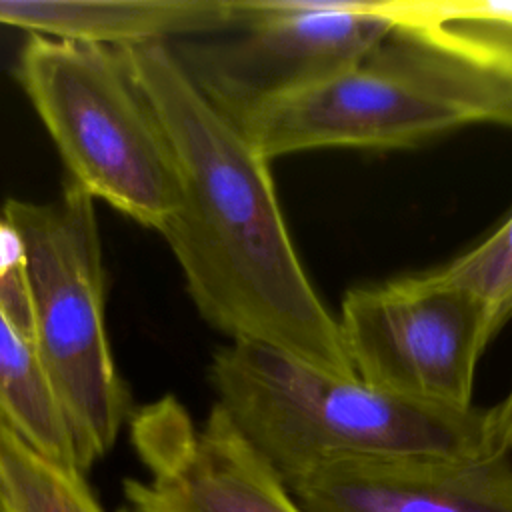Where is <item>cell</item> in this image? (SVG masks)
Wrapping results in <instances>:
<instances>
[{"label":"cell","instance_id":"cell-1","mask_svg":"<svg viewBox=\"0 0 512 512\" xmlns=\"http://www.w3.org/2000/svg\"><path fill=\"white\" fill-rule=\"evenodd\" d=\"M118 50L178 168L180 206L160 234L202 318L232 340L356 376L292 242L268 160L198 90L170 44Z\"/></svg>","mask_w":512,"mask_h":512},{"label":"cell","instance_id":"cell-2","mask_svg":"<svg viewBox=\"0 0 512 512\" xmlns=\"http://www.w3.org/2000/svg\"><path fill=\"white\" fill-rule=\"evenodd\" d=\"M208 378L216 404L286 488L348 458L486 454V410L416 404L264 344L222 346Z\"/></svg>","mask_w":512,"mask_h":512},{"label":"cell","instance_id":"cell-3","mask_svg":"<svg viewBox=\"0 0 512 512\" xmlns=\"http://www.w3.org/2000/svg\"><path fill=\"white\" fill-rule=\"evenodd\" d=\"M232 122L268 162L318 148H406L468 124L512 126V84L394 28L358 64Z\"/></svg>","mask_w":512,"mask_h":512},{"label":"cell","instance_id":"cell-4","mask_svg":"<svg viewBox=\"0 0 512 512\" xmlns=\"http://www.w3.org/2000/svg\"><path fill=\"white\" fill-rule=\"evenodd\" d=\"M2 216L26 246L34 352L84 472L112 448L130 406L104 328L94 198L68 180L56 200H8Z\"/></svg>","mask_w":512,"mask_h":512},{"label":"cell","instance_id":"cell-5","mask_svg":"<svg viewBox=\"0 0 512 512\" xmlns=\"http://www.w3.org/2000/svg\"><path fill=\"white\" fill-rule=\"evenodd\" d=\"M18 78L70 182L162 232L180 206L178 168L122 52L32 34Z\"/></svg>","mask_w":512,"mask_h":512},{"label":"cell","instance_id":"cell-6","mask_svg":"<svg viewBox=\"0 0 512 512\" xmlns=\"http://www.w3.org/2000/svg\"><path fill=\"white\" fill-rule=\"evenodd\" d=\"M218 38L170 44L228 120L314 86L366 58L394 24L378 0H234Z\"/></svg>","mask_w":512,"mask_h":512},{"label":"cell","instance_id":"cell-7","mask_svg":"<svg viewBox=\"0 0 512 512\" xmlns=\"http://www.w3.org/2000/svg\"><path fill=\"white\" fill-rule=\"evenodd\" d=\"M336 320L364 384L424 406L474 408L476 364L494 336L482 304L438 270L352 288Z\"/></svg>","mask_w":512,"mask_h":512},{"label":"cell","instance_id":"cell-8","mask_svg":"<svg viewBox=\"0 0 512 512\" xmlns=\"http://www.w3.org/2000/svg\"><path fill=\"white\" fill-rule=\"evenodd\" d=\"M130 438L150 472L124 482L132 512H302L218 404L198 428L164 396L134 412Z\"/></svg>","mask_w":512,"mask_h":512},{"label":"cell","instance_id":"cell-9","mask_svg":"<svg viewBox=\"0 0 512 512\" xmlns=\"http://www.w3.org/2000/svg\"><path fill=\"white\" fill-rule=\"evenodd\" d=\"M286 490L302 512H512V458H348L314 470Z\"/></svg>","mask_w":512,"mask_h":512},{"label":"cell","instance_id":"cell-10","mask_svg":"<svg viewBox=\"0 0 512 512\" xmlns=\"http://www.w3.org/2000/svg\"><path fill=\"white\" fill-rule=\"evenodd\" d=\"M234 22V0H0V24L106 48L210 36Z\"/></svg>","mask_w":512,"mask_h":512},{"label":"cell","instance_id":"cell-11","mask_svg":"<svg viewBox=\"0 0 512 512\" xmlns=\"http://www.w3.org/2000/svg\"><path fill=\"white\" fill-rule=\"evenodd\" d=\"M0 418L38 454L64 468L78 470L70 432L44 378L34 346L16 332L2 310Z\"/></svg>","mask_w":512,"mask_h":512},{"label":"cell","instance_id":"cell-12","mask_svg":"<svg viewBox=\"0 0 512 512\" xmlns=\"http://www.w3.org/2000/svg\"><path fill=\"white\" fill-rule=\"evenodd\" d=\"M0 512H104L82 472L28 446L0 418Z\"/></svg>","mask_w":512,"mask_h":512},{"label":"cell","instance_id":"cell-13","mask_svg":"<svg viewBox=\"0 0 512 512\" xmlns=\"http://www.w3.org/2000/svg\"><path fill=\"white\" fill-rule=\"evenodd\" d=\"M438 274L482 304L496 336L512 318V214L480 244L438 268Z\"/></svg>","mask_w":512,"mask_h":512},{"label":"cell","instance_id":"cell-14","mask_svg":"<svg viewBox=\"0 0 512 512\" xmlns=\"http://www.w3.org/2000/svg\"><path fill=\"white\" fill-rule=\"evenodd\" d=\"M0 310L16 332L32 344L34 318L28 256L20 232L0 212ZM34 346V344H32Z\"/></svg>","mask_w":512,"mask_h":512},{"label":"cell","instance_id":"cell-15","mask_svg":"<svg viewBox=\"0 0 512 512\" xmlns=\"http://www.w3.org/2000/svg\"><path fill=\"white\" fill-rule=\"evenodd\" d=\"M484 452L508 456L512 452V386L504 400L484 414Z\"/></svg>","mask_w":512,"mask_h":512}]
</instances>
